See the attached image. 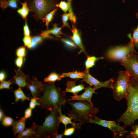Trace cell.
Masks as SVG:
<instances>
[{
	"label": "cell",
	"mask_w": 138,
	"mask_h": 138,
	"mask_svg": "<svg viewBox=\"0 0 138 138\" xmlns=\"http://www.w3.org/2000/svg\"><path fill=\"white\" fill-rule=\"evenodd\" d=\"M126 100L127 108L125 112L118 120L122 122L123 127H132L138 119V81L130 76Z\"/></svg>",
	"instance_id": "obj_1"
},
{
	"label": "cell",
	"mask_w": 138,
	"mask_h": 138,
	"mask_svg": "<svg viewBox=\"0 0 138 138\" xmlns=\"http://www.w3.org/2000/svg\"><path fill=\"white\" fill-rule=\"evenodd\" d=\"M42 96L37 98L42 108L51 111L54 108L57 109L64 106L66 102L65 91L55 85L54 82L43 84Z\"/></svg>",
	"instance_id": "obj_2"
},
{
	"label": "cell",
	"mask_w": 138,
	"mask_h": 138,
	"mask_svg": "<svg viewBox=\"0 0 138 138\" xmlns=\"http://www.w3.org/2000/svg\"><path fill=\"white\" fill-rule=\"evenodd\" d=\"M72 107V110L67 113L68 117L74 122L78 121L82 124L88 122L90 118L98 113V108H95L86 101L79 100L76 101H68Z\"/></svg>",
	"instance_id": "obj_3"
},
{
	"label": "cell",
	"mask_w": 138,
	"mask_h": 138,
	"mask_svg": "<svg viewBox=\"0 0 138 138\" xmlns=\"http://www.w3.org/2000/svg\"><path fill=\"white\" fill-rule=\"evenodd\" d=\"M58 113L55 108L51 111L50 113L45 117L42 125H37L35 130V134L32 138H54L57 134V130L60 123Z\"/></svg>",
	"instance_id": "obj_4"
},
{
	"label": "cell",
	"mask_w": 138,
	"mask_h": 138,
	"mask_svg": "<svg viewBox=\"0 0 138 138\" xmlns=\"http://www.w3.org/2000/svg\"><path fill=\"white\" fill-rule=\"evenodd\" d=\"M30 9L37 20H43L45 15L59 7V4L54 0H27L26 1Z\"/></svg>",
	"instance_id": "obj_5"
},
{
	"label": "cell",
	"mask_w": 138,
	"mask_h": 138,
	"mask_svg": "<svg viewBox=\"0 0 138 138\" xmlns=\"http://www.w3.org/2000/svg\"><path fill=\"white\" fill-rule=\"evenodd\" d=\"M116 80L112 85L113 95L115 100L119 101L124 98L126 100L128 92V87L130 75L125 71L118 72Z\"/></svg>",
	"instance_id": "obj_6"
},
{
	"label": "cell",
	"mask_w": 138,
	"mask_h": 138,
	"mask_svg": "<svg viewBox=\"0 0 138 138\" xmlns=\"http://www.w3.org/2000/svg\"><path fill=\"white\" fill-rule=\"evenodd\" d=\"M130 34L131 33H129L128 35L130 41L127 45L117 46L108 51L106 54L108 58L112 60H122L125 57L132 53L135 54L138 53L134 49L133 42Z\"/></svg>",
	"instance_id": "obj_7"
},
{
	"label": "cell",
	"mask_w": 138,
	"mask_h": 138,
	"mask_svg": "<svg viewBox=\"0 0 138 138\" xmlns=\"http://www.w3.org/2000/svg\"><path fill=\"white\" fill-rule=\"evenodd\" d=\"M88 122L97 124L107 128L113 133L114 136L123 135L128 132L124 127L120 126L114 121L103 120L95 115L91 117Z\"/></svg>",
	"instance_id": "obj_8"
},
{
	"label": "cell",
	"mask_w": 138,
	"mask_h": 138,
	"mask_svg": "<svg viewBox=\"0 0 138 138\" xmlns=\"http://www.w3.org/2000/svg\"><path fill=\"white\" fill-rule=\"evenodd\" d=\"M121 64L130 76L138 81V55L132 53L125 57Z\"/></svg>",
	"instance_id": "obj_9"
},
{
	"label": "cell",
	"mask_w": 138,
	"mask_h": 138,
	"mask_svg": "<svg viewBox=\"0 0 138 138\" xmlns=\"http://www.w3.org/2000/svg\"><path fill=\"white\" fill-rule=\"evenodd\" d=\"M84 77L82 79V81H85L90 85L94 86L96 89L101 87H107L111 88L112 85L114 82L113 80L111 79L104 82L99 81L92 76L89 72V69H86Z\"/></svg>",
	"instance_id": "obj_10"
},
{
	"label": "cell",
	"mask_w": 138,
	"mask_h": 138,
	"mask_svg": "<svg viewBox=\"0 0 138 138\" xmlns=\"http://www.w3.org/2000/svg\"><path fill=\"white\" fill-rule=\"evenodd\" d=\"M96 89L95 87L93 88L89 85L86 88L85 91L80 95H74L71 96V98L66 100V102L70 100H84L87 101L90 104L93 106V105L91 101V98L93 94L95 92V90Z\"/></svg>",
	"instance_id": "obj_11"
},
{
	"label": "cell",
	"mask_w": 138,
	"mask_h": 138,
	"mask_svg": "<svg viewBox=\"0 0 138 138\" xmlns=\"http://www.w3.org/2000/svg\"><path fill=\"white\" fill-rule=\"evenodd\" d=\"M15 75L10 80L13 83L17 84L19 86L24 87L26 86L27 84L31 82L29 76L24 74L20 68L17 70H15Z\"/></svg>",
	"instance_id": "obj_12"
},
{
	"label": "cell",
	"mask_w": 138,
	"mask_h": 138,
	"mask_svg": "<svg viewBox=\"0 0 138 138\" xmlns=\"http://www.w3.org/2000/svg\"><path fill=\"white\" fill-rule=\"evenodd\" d=\"M40 82L36 77H33V80L27 84L26 86L30 91L33 98L40 97L43 88V84Z\"/></svg>",
	"instance_id": "obj_13"
},
{
	"label": "cell",
	"mask_w": 138,
	"mask_h": 138,
	"mask_svg": "<svg viewBox=\"0 0 138 138\" xmlns=\"http://www.w3.org/2000/svg\"><path fill=\"white\" fill-rule=\"evenodd\" d=\"M66 87L65 91L72 93L75 96L77 95L79 92L86 88L84 84H83L76 85L75 81H67Z\"/></svg>",
	"instance_id": "obj_14"
},
{
	"label": "cell",
	"mask_w": 138,
	"mask_h": 138,
	"mask_svg": "<svg viewBox=\"0 0 138 138\" xmlns=\"http://www.w3.org/2000/svg\"><path fill=\"white\" fill-rule=\"evenodd\" d=\"M59 114V120L60 123H63L64 125L65 129L66 128V126L68 124H71L72 127L78 129L81 128L82 124L80 123H76L75 122H72L71 118L69 117L66 116L64 114H62L61 112V108L57 109Z\"/></svg>",
	"instance_id": "obj_15"
},
{
	"label": "cell",
	"mask_w": 138,
	"mask_h": 138,
	"mask_svg": "<svg viewBox=\"0 0 138 138\" xmlns=\"http://www.w3.org/2000/svg\"><path fill=\"white\" fill-rule=\"evenodd\" d=\"M72 29H71L73 36L70 38L76 45L85 54H86L82 43L80 34L78 29L74 26L72 22Z\"/></svg>",
	"instance_id": "obj_16"
},
{
	"label": "cell",
	"mask_w": 138,
	"mask_h": 138,
	"mask_svg": "<svg viewBox=\"0 0 138 138\" xmlns=\"http://www.w3.org/2000/svg\"><path fill=\"white\" fill-rule=\"evenodd\" d=\"M26 119L24 117H22L19 120H14L12 125L15 136L17 134L20 133L25 129Z\"/></svg>",
	"instance_id": "obj_17"
},
{
	"label": "cell",
	"mask_w": 138,
	"mask_h": 138,
	"mask_svg": "<svg viewBox=\"0 0 138 138\" xmlns=\"http://www.w3.org/2000/svg\"><path fill=\"white\" fill-rule=\"evenodd\" d=\"M36 125L33 123L31 127L25 128L22 132L18 134V136L16 138H32L35 134V130Z\"/></svg>",
	"instance_id": "obj_18"
},
{
	"label": "cell",
	"mask_w": 138,
	"mask_h": 138,
	"mask_svg": "<svg viewBox=\"0 0 138 138\" xmlns=\"http://www.w3.org/2000/svg\"><path fill=\"white\" fill-rule=\"evenodd\" d=\"M31 42L30 45L28 47L29 48H33L35 47L37 45L41 42L43 39L45 38H52V37L49 35L43 33L41 35L31 37Z\"/></svg>",
	"instance_id": "obj_19"
},
{
	"label": "cell",
	"mask_w": 138,
	"mask_h": 138,
	"mask_svg": "<svg viewBox=\"0 0 138 138\" xmlns=\"http://www.w3.org/2000/svg\"><path fill=\"white\" fill-rule=\"evenodd\" d=\"M18 2L21 3L19 0H0V7L3 9L8 7L17 8Z\"/></svg>",
	"instance_id": "obj_20"
},
{
	"label": "cell",
	"mask_w": 138,
	"mask_h": 138,
	"mask_svg": "<svg viewBox=\"0 0 138 138\" xmlns=\"http://www.w3.org/2000/svg\"><path fill=\"white\" fill-rule=\"evenodd\" d=\"M85 74V71L83 72H78L77 71L67 73H62L61 75L64 77H67L74 79L83 78Z\"/></svg>",
	"instance_id": "obj_21"
},
{
	"label": "cell",
	"mask_w": 138,
	"mask_h": 138,
	"mask_svg": "<svg viewBox=\"0 0 138 138\" xmlns=\"http://www.w3.org/2000/svg\"><path fill=\"white\" fill-rule=\"evenodd\" d=\"M53 27L52 29L45 30L42 33L48 35L49 34H51L58 37H59L60 35L61 34L65 35L61 31L62 27H58L56 24H53Z\"/></svg>",
	"instance_id": "obj_22"
},
{
	"label": "cell",
	"mask_w": 138,
	"mask_h": 138,
	"mask_svg": "<svg viewBox=\"0 0 138 138\" xmlns=\"http://www.w3.org/2000/svg\"><path fill=\"white\" fill-rule=\"evenodd\" d=\"M14 91L15 97V102L20 100H21L22 102L26 99L28 100H30L29 97H27L24 94L21 88V87L19 86L17 89Z\"/></svg>",
	"instance_id": "obj_23"
},
{
	"label": "cell",
	"mask_w": 138,
	"mask_h": 138,
	"mask_svg": "<svg viewBox=\"0 0 138 138\" xmlns=\"http://www.w3.org/2000/svg\"><path fill=\"white\" fill-rule=\"evenodd\" d=\"M103 57H97L94 56H87V58L85 63L86 69H89V68L94 65L96 61L101 59H103Z\"/></svg>",
	"instance_id": "obj_24"
},
{
	"label": "cell",
	"mask_w": 138,
	"mask_h": 138,
	"mask_svg": "<svg viewBox=\"0 0 138 138\" xmlns=\"http://www.w3.org/2000/svg\"><path fill=\"white\" fill-rule=\"evenodd\" d=\"M64 77L61 74H58L55 72L51 73L48 76L44 79L43 82H54L56 80H60L62 78Z\"/></svg>",
	"instance_id": "obj_25"
},
{
	"label": "cell",
	"mask_w": 138,
	"mask_h": 138,
	"mask_svg": "<svg viewBox=\"0 0 138 138\" xmlns=\"http://www.w3.org/2000/svg\"><path fill=\"white\" fill-rule=\"evenodd\" d=\"M20 3L22 5V7L21 8L17 10V12L23 18H26L30 11V9L26 1L24 3Z\"/></svg>",
	"instance_id": "obj_26"
},
{
	"label": "cell",
	"mask_w": 138,
	"mask_h": 138,
	"mask_svg": "<svg viewBox=\"0 0 138 138\" xmlns=\"http://www.w3.org/2000/svg\"><path fill=\"white\" fill-rule=\"evenodd\" d=\"M136 17L138 19V13L136 14ZM133 31L132 36L131 33L130 36L134 43V47L138 50V25L137 27L132 28Z\"/></svg>",
	"instance_id": "obj_27"
},
{
	"label": "cell",
	"mask_w": 138,
	"mask_h": 138,
	"mask_svg": "<svg viewBox=\"0 0 138 138\" xmlns=\"http://www.w3.org/2000/svg\"><path fill=\"white\" fill-rule=\"evenodd\" d=\"M58 8H56L49 13L47 14L42 20L43 22H45V25L47 29L49 28V23L52 20L53 16L57 11Z\"/></svg>",
	"instance_id": "obj_28"
},
{
	"label": "cell",
	"mask_w": 138,
	"mask_h": 138,
	"mask_svg": "<svg viewBox=\"0 0 138 138\" xmlns=\"http://www.w3.org/2000/svg\"><path fill=\"white\" fill-rule=\"evenodd\" d=\"M132 128L133 130L126 135V137L138 138V124L134 125Z\"/></svg>",
	"instance_id": "obj_29"
},
{
	"label": "cell",
	"mask_w": 138,
	"mask_h": 138,
	"mask_svg": "<svg viewBox=\"0 0 138 138\" xmlns=\"http://www.w3.org/2000/svg\"><path fill=\"white\" fill-rule=\"evenodd\" d=\"M71 2L72 0H67V2L69 6L68 10L69 13L70 14V17L69 19L72 22H73L74 24H75L76 22V18L72 11L71 6Z\"/></svg>",
	"instance_id": "obj_30"
},
{
	"label": "cell",
	"mask_w": 138,
	"mask_h": 138,
	"mask_svg": "<svg viewBox=\"0 0 138 138\" xmlns=\"http://www.w3.org/2000/svg\"><path fill=\"white\" fill-rule=\"evenodd\" d=\"M70 17V14L69 13H65L62 15V19L63 25L62 28L67 27L71 29V28L68 24L67 21Z\"/></svg>",
	"instance_id": "obj_31"
},
{
	"label": "cell",
	"mask_w": 138,
	"mask_h": 138,
	"mask_svg": "<svg viewBox=\"0 0 138 138\" xmlns=\"http://www.w3.org/2000/svg\"><path fill=\"white\" fill-rule=\"evenodd\" d=\"M14 120L11 118L5 116L2 120V123L6 126H10L12 125Z\"/></svg>",
	"instance_id": "obj_32"
},
{
	"label": "cell",
	"mask_w": 138,
	"mask_h": 138,
	"mask_svg": "<svg viewBox=\"0 0 138 138\" xmlns=\"http://www.w3.org/2000/svg\"><path fill=\"white\" fill-rule=\"evenodd\" d=\"M0 82V89L5 88L10 89V86L11 84L13 83L11 80L7 81L3 80Z\"/></svg>",
	"instance_id": "obj_33"
},
{
	"label": "cell",
	"mask_w": 138,
	"mask_h": 138,
	"mask_svg": "<svg viewBox=\"0 0 138 138\" xmlns=\"http://www.w3.org/2000/svg\"><path fill=\"white\" fill-rule=\"evenodd\" d=\"M59 7L64 13H66L68 10L69 6L67 2L61 1L59 4Z\"/></svg>",
	"instance_id": "obj_34"
},
{
	"label": "cell",
	"mask_w": 138,
	"mask_h": 138,
	"mask_svg": "<svg viewBox=\"0 0 138 138\" xmlns=\"http://www.w3.org/2000/svg\"><path fill=\"white\" fill-rule=\"evenodd\" d=\"M40 104L38 102L37 98H33L30 99L29 107L32 109H34L36 106H40Z\"/></svg>",
	"instance_id": "obj_35"
},
{
	"label": "cell",
	"mask_w": 138,
	"mask_h": 138,
	"mask_svg": "<svg viewBox=\"0 0 138 138\" xmlns=\"http://www.w3.org/2000/svg\"><path fill=\"white\" fill-rule=\"evenodd\" d=\"M26 49L24 47H20L16 51V55L19 57H24L25 55Z\"/></svg>",
	"instance_id": "obj_36"
},
{
	"label": "cell",
	"mask_w": 138,
	"mask_h": 138,
	"mask_svg": "<svg viewBox=\"0 0 138 138\" xmlns=\"http://www.w3.org/2000/svg\"><path fill=\"white\" fill-rule=\"evenodd\" d=\"M78 129L73 127L65 129L64 132V135L68 136L72 135L74 133L75 130Z\"/></svg>",
	"instance_id": "obj_37"
},
{
	"label": "cell",
	"mask_w": 138,
	"mask_h": 138,
	"mask_svg": "<svg viewBox=\"0 0 138 138\" xmlns=\"http://www.w3.org/2000/svg\"><path fill=\"white\" fill-rule=\"evenodd\" d=\"M61 40L67 46L72 48L76 47L77 45L71 41L64 38H62Z\"/></svg>",
	"instance_id": "obj_38"
},
{
	"label": "cell",
	"mask_w": 138,
	"mask_h": 138,
	"mask_svg": "<svg viewBox=\"0 0 138 138\" xmlns=\"http://www.w3.org/2000/svg\"><path fill=\"white\" fill-rule=\"evenodd\" d=\"M23 28L24 36L30 37V31L27 24L26 20H25V24Z\"/></svg>",
	"instance_id": "obj_39"
},
{
	"label": "cell",
	"mask_w": 138,
	"mask_h": 138,
	"mask_svg": "<svg viewBox=\"0 0 138 138\" xmlns=\"http://www.w3.org/2000/svg\"><path fill=\"white\" fill-rule=\"evenodd\" d=\"M23 40L26 46L28 47L31 44V38L30 37L25 36Z\"/></svg>",
	"instance_id": "obj_40"
},
{
	"label": "cell",
	"mask_w": 138,
	"mask_h": 138,
	"mask_svg": "<svg viewBox=\"0 0 138 138\" xmlns=\"http://www.w3.org/2000/svg\"><path fill=\"white\" fill-rule=\"evenodd\" d=\"M32 115V109L29 107L27 109L25 112L24 117L26 119L30 117Z\"/></svg>",
	"instance_id": "obj_41"
},
{
	"label": "cell",
	"mask_w": 138,
	"mask_h": 138,
	"mask_svg": "<svg viewBox=\"0 0 138 138\" xmlns=\"http://www.w3.org/2000/svg\"><path fill=\"white\" fill-rule=\"evenodd\" d=\"M23 62L22 57H19L16 60L15 63L16 65L20 68L22 65Z\"/></svg>",
	"instance_id": "obj_42"
},
{
	"label": "cell",
	"mask_w": 138,
	"mask_h": 138,
	"mask_svg": "<svg viewBox=\"0 0 138 138\" xmlns=\"http://www.w3.org/2000/svg\"><path fill=\"white\" fill-rule=\"evenodd\" d=\"M5 73L3 72H1L0 73V81H1L5 79Z\"/></svg>",
	"instance_id": "obj_43"
},
{
	"label": "cell",
	"mask_w": 138,
	"mask_h": 138,
	"mask_svg": "<svg viewBox=\"0 0 138 138\" xmlns=\"http://www.w3.org/2000/svg\"><path fill=\"white\" fill-rule=\"evenodd\" d=\"M5 116L3 114V112L1 109L0 111V121L2 120L4 117Z\"/></svg>",
	"instance_id": "obj_44"
},
{
	"label": "cell",
	"mask_w": 138,
	"mask_h": 138,
	"mask_svg": "<svg viewBox=\"0 0 138 138\" xmlns=\"http://www.w3.org/2000/svg\"><path fill=\"white\" fill-rule=\"evenodd\" d=\"M64 135V133L61 134H58L57 133L54 138H62Z\"/></svg>",
	"instance_id": "obj_45"
},
{
	"label": "cell",
	"mask_w": 138,
	"mask_h": 138,
	"mask_svg": "<svg viewBox=\"0 0 138 138\" xmlns=\"http://www.w3.org/2000/svg\"><path fill=\"white\" fill-rule=\"evenodd\" d=\"M124 3L125 2V0H122Z\"/></svg>",
	"instance_id": "obj_46"
},
{
	"label": "cell",
	"mask_w": 138,
	"mask_h": 138,
	"mask_svg": "<svg viewBox=\"0 0 138 138\" xmlns=\"http://www.w3.org/2000/svg\"><path fill=\"white\" fill-rule=\"evenodd\" d=\"M55 0L57 1H59V0Z\"/></svg>",
	"instance_id": "obj_47"
},
{
	"label": "cell",
	"mask_w": 138,
	"mask_h": 138,
	"mask_svg": "<svg viewBox=\"0 0 138 138\" xmlns=\"http://www.w3.org/2000/svg\"></svg>",
	"instance_id": "obj_48"
}]
</instances>
